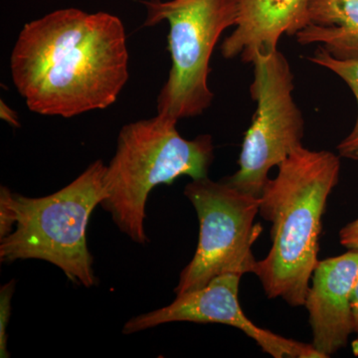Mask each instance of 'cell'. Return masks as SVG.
<instances>
[{
	"label": "cell",
	"mask_w": 358,
	"mask_h": 358,
	"mask_svg": "<svg viewBox=\"0 0 358 358\" xmlns=\"http://www.w3.org/2000/svg\"><path fill=\"white\" fill-rule=\"evenodd\" d=\"M10 71L28 109L69 117L117 102L128 83L124 23L114 14L57 9L21 30Z\"/></svg>",
	"instance_id": "obj_1"
},
{
	"label": "cell",
	"mask_w": 358,
	"mask_h": 358,
	"mask_svg": "<svg viewBox=\"0 0 358 358\" xmlns=\"http://www.w3.org/2000/svg\"><path fill=\"white\" fill-rule=\"evenodd\" d=\"M350 301H352L353 322H355V334L358 336V275L353 286Z\"/></svg>",
	"instance_id": "obj_16"
},
{
	"label": "cell",
	"mask_w": 358,
	"mask_h": 358,
	"mask_svg": "<svg viewBox=\"0 0 358 358\" xmlns=\"http://www.w3.org/2000/svg\"><path fill=\"white\" fill-rule=\"evenodd\" d=\"M241 277L238 274L218 275L203 288L178 294L171 305L129 320L122 327V334H133L169 322L222 324L243 331L271 357L324 358L312 343L284 338L250 320L238 298Z\"/></svg>",
	"instance_id": "obj_8"
},
{
	"label": "cell",
	"mask_w": 358,
	"mask_h": 358,
	"mask_svg": "<svg viewBox=\"0 0 358 358\" xmlns=\"http://www.w3.org/2000/svg\"><path fill=\"white\" fill-rule=\"evenodd\" d=\"M301 45L322 44L338 59L358 58V0H310Z\"/></svg>",
	"instance_id": "obj_11"
},
{
	"label": "cell",
	"mask_w": 358,
	"mask_h": 358,
	"mask_svg": "<svg viewBox=\"0 0 358 358\" xmlns=\"http://www.w3.org/2000/svg\"><path fill=\"white\" fill-rule=\"evenodd\" d=\"M143 26L166 21L171 67L157 96V114L171 119L203 114L213 102L210 60L221 35L236 26L237 0H143Z\"/></svg>",
	"instance_id": "obj_5"
},
{
	"label": "cell",
	"mask_w": 358,
	"mask_h": 358,
	"mask_svg": "<svg viewBox=\"0 0 358 358\" xmlns=\"http://www.w3.org/2000/svg\"><path fill=\"white\" fill-rule=\"evenodd\" d=\"M308 61L313 64L327 68L334 74L341 77L352 90L358 108V58L338 59L334 57L322 46L317 47L312 56H308ZM339 157L345 159L358 160V114L357 122L352 133L338 145Z\"/></svg>",
	"instance_id": "obj_12"
},
{
	"label": "cell",
	"mask_w": 358,
	"mask_h": 358,
	"mask_svg": "<svg viewBox=\"0 0 358 358\" xmlns=\"http://www.w3.org/2000/svg\"><path fill=\"white\" fill-rule=\"evenodd\" d=\"M1 119L10 124L13 127H20V122H18V117L14 110H11L3 101H1Z\"/></svg>",
	"instance_id": "obj_17"
},
{
	"label": "cell",
	"mask_w": 358,
	"mask_h": 358,
	"mask_svg": "<svg viewBox=\"0 0 358 358\" xmlns=\"http://www.w3.org/2000/svg\"><path fill=\"white\" fill-rule=\"evenodd\" d=\"M268 179L260 196V215L272 223V248L257 261L253 274L268 299L303 307L319 263L322 221L341 173L338 155L327 150L294 148Z\"/></svg>",
	"instance_id": "obj_2"
},
{
	"label": "cell",
	"mask_w": 358,
	"mask_h": 358,
	"mask_svg": "<svg viewBox=\"0 0 358 358\" xmlns=\"http://www.w3.org/2000/svg\"><path fill=\"white\" fill-rule=\"evenodd\" d=\"M185 195L199 216V240L174 293L203 288L218 275L253 273L257 260L252 248L262 233L255 223L260 197L209 178L188 183Z\"/></svg>",
	"instance_id": "obj_6"
},
{
	"label": "cell",
	"mask_w": 358,
	"mask_h": 358,
	"mask_svg": "<svg viewBox=\"0 0 358 358\" xmlns=\"http://www.w3.org/2000/svg\"><path fill=\"white\" fill-rule=\"evenodd\" d=\"M252 64L250 94L257 109L245 134L239 169L224 181L260 197L271 169L303 145L305 121L294 100V74L286 56L279 50L258 53Z\"/></svg>",
	"instance_id": "obj_7"
},
{
	"label": "cell",
	"mask_w": 358,
	"mask_h": 358,
	"mask_svg": "<svg viewBox=\"0 0 358 358\" xmlns=\"http://www.w3.org/2000/svg\"><path fill=\"white\" fill-rule=\"evenodd\" d=\"M176 124L159 114L129 122L120 131L114 157L106 166L101 206L134 243L148 242L145 206L155 186L173 185L181 176L192 180L208 178L213 138L201 134L187 140L178 133Z\"/></svg>",
	"instance_id": "obj_3"
},
{
	"label": "cell",
	"mask_w": 358,
	"mask_h": 358,
	"mask_svg": "<svg viewBox=\"0 0 358 358\" xmlns=\"http://www.w3.org/2000/svg\"><path fill=\"white\" fill-rule=\"evenodd\" d=\"M339 241L345 248L358 252V218L339 231Z\"/></svg>",
	"instance_id": "obj_15"
},
{
	"label": "cell",
	"mask_w": 358,
	"mask_h": 358,
	"mask_svg": "<svg viewBox=\"0 0 358 358\" xmlns=\"http://www.w3.org/2000/svg\"><path fill=\"white\" fill-rule=\"evenodd\" d=\"M358 275V252L319 261L313 271L305 307L312 327L313 348L331 357L345 348L355 334L352 292Z\"/></svg>",
	"instance_id": "obj_9"
},
{
	"label": "cell",
	"mask_w": 358,
	"mask_h": 358,
	"mask_svg": "<svg viewBox=\"0 0 358 358\" xmlns=\"http://www.w3.org/2000/svg\"><path fill=\"white\" fill-rule=\"evenodd\" d=\"M15 281L7 282L0 289V357H10L7 350V326L13 313V296Z\"/></svg>",
	"instance_id": "obj_13"
},
{
	"label": "cell",
	"mask_w": 358,
	"mask_h": 358,
	"mask_svg": "<svg viewBox=\"0 0 358 358\" xmlns=\"http://www.w3.org/2000/svg\"><path fill=\"white\" fill-rule=\"evenodd\" d=\"M310 0H237L235 30L221 45L225 59L252 63L258 53H273L284 34L296 36L308 24Z\"/></svg>",
	"instance_id": "obj_10"
},
{
	"label": "cell",
	"mask_w": 358,
	"mask_h": 358,
	"mask_svg": "<svg viewBox=\"0 0 358 358\" xmlns=\"http://www.w3.org/2000/svg\"><path fill=\"white\" fill-rule=\"evenodd\" d=\"M106 166L96 160L70 185L44 197L9 193L15 229L0 240V261H46L74 284H96L94 258L87 244V226L94 209L105 199Z\"/></svg>",
	"instance_id": "obj_4"
},
{
	"label": "cell",
	"mask_w": 358,
	"mask_h": 358,
	"mask_svg": "<svg viewBox=\"0 0 358 358\" xmlns=\"http://www.w3.org/2000/svg\"><path fill=\"white\" fill-rule=\"evenodd\" d=\"M10 192L6 186L0 188V240L8 236L16 224L15 212L9 201Z\"/></svg>",
	"instance_id": "obj_14"
}]
</instances>
